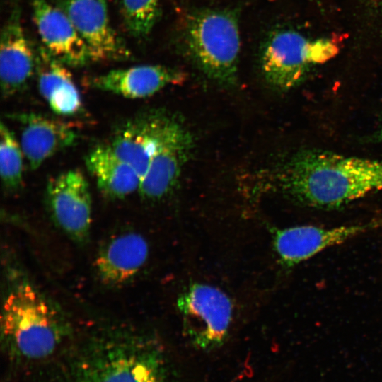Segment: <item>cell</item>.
<instances>
[{
    "mask_svg": "<svg viewBox=\"0 0 382 382\" xmlns=\"http://www.w3.org/2000/svg\"><path fill=\"white\" fill-rule=\"evenodd\" d=\"M281 192L301 205L331 209L382 190V161L306 149L279 168Z\"/></svg>",
    "mask_w": 382,
    "mask_h": 382,
    "instance_id": "6da1fadb",
    "label": "cell"
},
{
    "mask_svg": "<svg viewBox=\"0 0 382 382\" xmlns=\"http://www.w3.org/2000/svg\"><path fill=\"white\" fill-rule=\"evenodd\" d=\"M10 283L1 317L6 345L27 359L50 355L62 339L63 325L57 313L28 280L21 278Z\"/></svg>",
    "mask_w": 382,
    "mask_h": 382,
    "instance_id": "7a4b0ae2",
    "label": "cell"
},
{
    "mask_svg": "<svg viewBox=\"0 0 382 382\" xmlns=\"http://www.w3.org/2000/svg\"><path fill=\"white\" fill-rule=\"evenodd\" d=\"M182 39L189 56L208 77L223 85L236 83L241 37L234 12L193 11L184 22Z\"/></svg>",
    "mask_w": 382,
    "mask_h": 382,
    "instance_id": "3957f363",
    "label": "cell"
},
{
    "mask_svg": "<svg viewBox=\"0 0 382 382\" xmlns=\"http://www.w3.org/2000/svg\"><path fill=\"white\" fill-rule=\"evenodd\" d=\"M340 50L334 39H309L292 30H278L265 40L260 56L267 82L286 91L299 84L308 72L335 57Z\"/></svg>",
    "mask_w": 382,
    "mask_h": 382,
    "instance_id": "277c9868",
    "label": "cell"
},
{
    "mask_svg": "<svg viewBox=\"0 0 382 382\" xmlns=\"http://www.w3.org/2000/svg\"><path fill=\"white\" fill-rule=\"evenodd\" d=\"M105 342L90 352L76 382H164L158 352L141 339Z\"/></svg>",
    "mask_w": 382,
    "mask_h": 382,
    "instance_id": "5b68a950",
    "label": "cell"
},
{
    "mask_svg": "<svg viewBox=\"0 0 382 382\" xmlns=\"http://www.w3.org/2000/svg\"><path fill=\"white\" fill-rule=\"evenodd\" d=\"M177 307L183 330L193 345L209 350L226 340L232 319L229 297L212 285L194 283L179 296Z\"/></svg>",
    "mask_w": 382,
    "mask_h": 382,
    "instance_id": "8992f818",
    "label": "cell"
},
{
    "mask_svg": "<svg viewBox=\"0 0 382 382\" xmlns=\"http://www.w3.org/2000/svg\"><path fill=\"white\" fill-rule=\"evenodd\" d=\"M192 145V137L186 128L166 115L138 190L142 198L159 200L174 190Z\"/></svg>",
    "mask_w": 382,
    "mask_h": 382,
    "instance_id": "52a82bcc",
    "label": "cell"
},
{
    "mask_svg": "<svg viewBox=\"0 0 382 382\" xmlns=\"http://www.w3.org/2000/svg\"><path fill=\"white\" fill-rule=\"evenodd\" d=\"M382 225V220L337 227L313 225L274 228L272 243L279 262L294 267L320 252Z\"/></svg>",
    "mask_w": 382,
    "mask_h": 382,
    "instance_id": "ba28073f",
    "label": "cell"
},
{
    "mask_svg": "<svg viewBox=\"0 0 382 382\" xmlns=\"http://www.w3.org/2000/svg\"><path fill=\"white\" fill-rule=\"evenodd\" d=\"M48 208L54 221L69 237L84 241L91 224V197L88 183L78 170L52 178L46 187Z\"/></svg>",
    "mask_w": 382,
    "mask_h": 382,
    "instance_id": "9c48e42d",
    "label": "cell"
},
{
    "mask_svg": "<svg viewBox=\"0 0 382 382\" xmlns=\"http://www.w3.org/2000/svg\"><path fill=\"white\" fill-rule=\"evenodd\" d=\"M64 11L85 42L91 61L130 57L129 50L111 25L105 0H66Z\"/></svg>",
    "mask_w": 382,
    "mask_h": 382,
    "instance_id": "30bf717a",
    "label": "cell"
},
{
    "mask_svg": "<svg viewBox=\"0 0 382 382\" xmlns=\"http://www.w3.org/2000/svg\"><path fill=\"white\" fill-rule=\"evenodd\" d=\"M31 8L43 47L54 57L67 66L91 61L85 42L64 10L47 0H31Z\"/></svg>",
    "mask_w": 382,
    "mask_h": 382,
    "instance_id": "8fae6325",
    "label": "cell"
},
{
    "mask_svg": "<svg viewBox=\"0 0 382 382\" xmlns=\"http://www.w3.org/2000/svg\"><path fill=\"white\" fill-rule=\"evenodd\" d=\"M0 40L1 89L6 98L26 87L36 71V53L24 33L18 5L11 11Z\"/></svg>",
    "mask_w": 382,
    "mask_h": 382,
    "instance_id": "7c38bea8",
    "label": "cell"
},
{
    "mask_svg": "<svg viewBox=\"0 0 382 382\" xmlns=\"http://www.w3.org/2000/svg\"><path fill=\"white\" fill-rule=\"evenodd\" d=\"M11 117L21 125L19 142L33 170L56 153L72 146L78 137L72 126L59 120L33 112Z\"/></svg>",
    "mask_w": 382,
    "mask_h": 382,
    "instance_id": "4fadbf2b",
    "label": "cell"
},
{
    "mask_svg": "<svg viewBox=\"0 0 382 382\" xmlns=\"http://www.w3.org/2000/svg\"><path fill=\"white\" fill-rule=\"evenodd\" d=\"M166 115L158 112L137 115L119 124L112 132L108 146L139 173L141 181Z\"/></svg>",
    "mask_w": 382,
    "mask_h": 382,
    "instance_id": "5bb4252c",
    "label": "cell"
},
{
    "mask_svg": "<svg viewBox=\"0 0 382 382\" xmlns=\"http://www.w3.org/2000/svg\"><path fill=\"white\" fill-rule=\"evenodd\" d=\"M185 75L181 71L162 65L145 64L113 69L91 78L88 85L95 89L128 98L151 96L168 85L181 83Z\"/></svg>",
    "mask_w": 382,
    "mask_h": 382,
    "instance_id": "9a60e30c",
    "label": "cell"
},
{
    "mask_svg": "<svg viewBox=\"0 0 382 382\" xmlns=\"http://www.w3.org/2000/svg\"><path fill=\"white\" fill-rule=\"evenodd\" d=\"M148 244L134 231L116 234L100 248L96 272L103 283L119 286L129 282L139 272L148 257Z\"/></svg>",
    "mask_w": 382,
    "mask_h": 382,
    "instance_id": "2e32d148",
    "label": "cell"
},
{
    "mask_svg": "<svg viewBox=\"0 0 382 382\" xmlns=\"http://www.w3.org/2000/svg\"><path fill=\"white\" fill-rule=\"evenodd\" d=\"M35 74L39 92L53 112L72 116L81 111V97L71 73L43 46L36 52Z\"/></svg>",
    "mask_w": 382,
    "mask_h": 382,
    "instance_id": "e0dca14e",
    "label": "cell"
},
{
    "mask_svg": "<svg viewBox=\"0 0 382 382\" xmlns=\"http://www.w3.org/2000/svg\"><path fill=\"white\" fill-rule=\"evenodd\" d=\"M87 169L100 191L112 199H121L139 190L141 177L108 144L93 149L86 156Z\"/></svg>",
    "mask_w": 382,
    "mask_h": 382,
    "instance_id": "ac0fdd59",
    "label": "cell"
},
{
    "mask_svg": "<svg viewBox=\"0 0 382 382\" xmlns=\"http://www.w3.org/2000/svg\"><path fill=\"white\" fill-rule=\"evenodd\" d=\"M0 175L6 190H18L23 184V158L20 142L4 122L0 127Z\"/></svg>",
    "mask_w": 382,
    "mask_h": 382,
    "instance_id": "d6986e66",
    "label": "cell"
},
{
    "mask_svg": "<svg viewBox=\"0 0 382 382\" xmlns=\"http://www.w3.org/2000/svg\"><path fill=\"white\" fill-rule=\"evenodd\" d=\"M122 14L129 35L144 38L151 33L160 16L159 0H122Z\"/></svg>",
    "mask_w": 382,
    "mask_h": 382,
    "instance_id": "ffe728a7",
    "label": "cell"
},
{
    "mask_svg": "<svg viewBox=\"0 0 382 382\" xmlns=\"http://www.w3.org/2000/svg\"><path fill=\"white\" fill-rule=\"evenodd\" d=\"M376 137L379 141H382V123L377 132Z\"/></svg>",
    "mask_w": 382,
    "mask_h": 382,
    "instance_id": "44dd1931",
    "label": "cell"
}]
</instances>
